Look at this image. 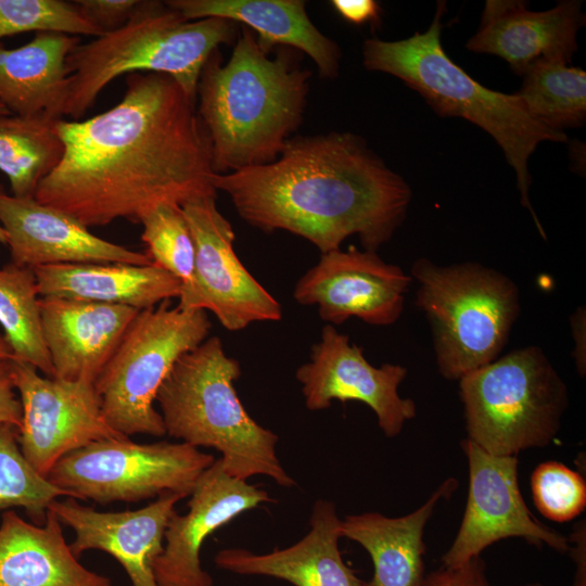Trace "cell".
<instances>
[{
	"label": "cell",
	"mask_w": 586,
	"mask_h": 586,
	"mask_svg": "<svg viewBox=\"0 0 586 586\" xmlns=\"http://www.w3.org/2000/svg\"><path fill=\"white\" fill-rule=\"evenodd\" d=\"M55 128L64 154L35 199L87 228L138 224L158 203L217 194L196 100L166 74H129L118 104L88 119H59Z\"/></svg>",
	"instance_id": "cell-1"
},
{
	"label": "cell",
	"mask_w": 586,
	"mask_h": 586,
	"mask_svg": "<svg viewBox=\"0 0 586 586\" xmlns=\"http://www.w3.org/2000/svg\"><path fill=\"white\" fill-rule=\"evenodd\" d=\"M212 183L250 226L291 232L321 254L353 234L377 252L411 200L407 182L351 132L292 137L273 162L215 175Z\"/></svg>",
	"instance_id": "cell-2"
},
{
	"label": "cell",
	"mask_w": 586,
	"mask_h": 586,
	"mask_svg": "<svg viewBox=\"0 0 586 586\" xmlns=\"http://www.w3.org/2000/svg\"><path fill=\"white\" fill-rule=\"evenodd\" d=\"M292 48L273 58L255 33L241 25L229 60L219 49L200 74L196 102L212 143L216 175L273 162L301 126L311 73L295 62Z\"/></svg>",
	"instance_id": "cell-3"
},
{
	"label": "cell",
	"mask_w": 586,
	"mask_h": 586,
	"mask_svg": "<svg viewBox=\"0 0 586 586\" xmlns=\"http://www.w3.org/2000/svg\"><path fill=\"white\" fill-rule=\"evenodd\" d=\"M444 13L445 2H438L430 27L409 38L365 40L364 65L369 71L399 78L419 92L438 115L462 117L488 132L515 171L521 204L530 211L540 235L546 239L530 201L532 178L527 163L540 142H566L568 137L535 120L515 93L485 88L454 63L441 43Z\"/></svg>",
	"instance_id": "cell-4"
},
{
	"label": "cell",
	"mask_w": 586,
	"mask_h": 586,
	"mask_svg": "<svg viewBox=\"0 0 586 586\" xmlns=\"http://www.w3.org/2000/svg\"><path fill=\"white\" fill-rule=\"evenodd\" d=\"M241 373L218 336L182 355L155 398L166 434L219 451L224 470L235 479L266 475L282 487L295 486L277 455L278 435L247 413L235 392Z\"/></svg>",
	"instance_id": "cell-5"
},
{
	"label": "cell",
	"mask_w": 586,
	"mask_h": 586,
	"mask_svg": "<svg viewBox=\"0 0 586 586\" xmlns=\"http://www.w3.org/2000/svg\"><path fill=\"white\" fill-rule=\"evenodd\" d=\"M238 29L233 21H188L165 1H139L126 24L78 43L67 55L64 116L79 120L113 79L139 72L166 74L196 100L205 62L221 44L235 41Z\"/></svg>",
	"instance_id": "cell-6"
},
{
	"label": "cell",
	"mask_w": 586,
	"mask_h": 586,
	"mask_svg": "<svg viewBox=\"0 0 586 586\" xmlns=\"http://www.w3.org/2000/svg\"><path fill=\"white\" fill-rule=\"evenodd\" d=\"M410 276L445 379L459 380L498 358L521 310L520 291L508 276L479 263L437 265L424 257Z\"/></svg>",
	"instance_id": "cell-7"
},
{
	"label": "cell",
	"mask_w": 586,
	"mask_h": 586,
	"mask_svg": "<svg viewBox=\"0 0 586 586\" xmlns=\"http://www.w3.org/2000/svg\"><path fill=\"white\" fill-rule=\"evenodd\" d=\"M458 381L467 438L496 456L549 445L569 405L565 382L535 345L509 352Z\"/></svg>",
	"instance_id": "cell-8"
},
{
	"label": "cell",
	"mask_w": 586,
	"mask_h": 586,
	"mask_svg": "<svg viewBox=\"0 0 586 586\" xmlns=\"http://www.w3.org/2000/svg\"><path fill=\"white\" fill-rule=\"evenodd\" d=\"M211 329L205 310L173 307L170 300L139 310L94 382L109 425L128 437L164 436L154 407L158 388L176 361L203 343Z\"/></svg>",
	"instance_id": "cell-9"
},
{
	"label": "cell",
	"mask_w": 586,
	"mask_h": 586,
	"mask_svg": "<svg viewBox=\"0 0 586 586\" xmlns=\"http://www.w3.org/2000/svg\"><path fill=\"white\" fill-rule=\"evenodd\" d=\"M214 461L212 454L182 442L139 444L129 437L112 438L65 455L47 479L72 498L102 505L164 494L186 498Z\"/></svg>",
	"instance_id": "cell-10"
},
{
	"label": "cell",
	"mask_w": 586,
	"mask_h": 586,
	"mask_svg": "<svg viewBox=\"0 0 586 586\" xmlns=\"http://www.w3.org/2000/svg\"><path fill=\"white\" fill-rule=\"evenodd\" d=\"M216 195L193 199L180 207L194 242L191 283L181 289L178 307L209 310L229 331L282 318L279 302L246 270L235 254L230 221L219 212Z\"/></svg>",
	"instance_id": "cell-11"
},
{
	"label": "cell",
	"mask_w": 586,
	"mask_h": 586,
	"mask_svg": "<svg viewBox=\"0 0 586 586\" xmlns=\"http://www.w3.org/2000/svg\"><path fill=\"white\" fill-rule=\"evenodd\" d=\"M460 446L469 468L468 497L442 566L458 568L494 543L513 537L538 548L547 545L558 552H569V538L540 523L527 508L519 486L517 456L489 454L468 438Z\"/></svg>",
	"instance_id": "cell-12"
},
{
	"label": "cell",
	"mask_w": 586,
	"mask_h": 586,
	"mask_svg": "<svg viewBox=\"0 0 586 586\" xmlns=\"http://www.w3.org/2000/svg\"><path fill=\"white\" fill-rule=\"evenodd\" d=\"M12 375L22 404L20 448L41 475L65 455L91 443L124 438L103 417L93 384L41 375L33 365L13 360Z\"/></svg>",
	"instance_id": "cell-13"
},
{
	"label": "cell",
	"mask_w": 586,
	"mask_h": 586,
	"mask_svg": "<svg viewBox=\"0 0 586 586\" xmlns=\"http://www.w3.org/2000/svg\"><path fill=\"white\" fill-rule=\"evenodd\" d=\"M406 375L400 365L372 366L362 349L331 324L322 328L309 360L295 372L309 410L329 408L333 400L361 402L374 412L386 437L397 436L417 413L415 402L398 393Z\"/></svg>",
	"instance_id": "cell-14"
},
{
	"label": "cell",
	"mask_w": 586,
	"mask_h": 586,
	"mask_svg": "<svg viewBox=\"0 0 586 586\" xmlns=\"http://www.w3.org/2000/svg\"><path fill=\"white\" fill-rule=\"evenodd\" d=\"M411 282V276L374 251L340 249L321 254L296 282L293 297L301 305H316L331 326L355 317L386 327L399 319Z\"/></svg>",
	"instance_id": "cell-15"
},
{
	"label": "cell",
	"mask_w": 586,
	"mask_h": 586,
	"mask_svg": "<svg viewBox=\"0 0 586 586\" xmlns=\"http://www.w3.org/2000/svg\"><path fill=\"white\" fill-rule=\"evenodd\" d=\"M270 501L268 492L229 475L215 459L195 483L188 512H175L168 521L163 552L153 563L157 585L213 586L200 560L205 539L238 515Z\"/></svg>",
	"instance_id": "cell-16"
},
{
	"label": "cell",
	"mask_w": 586,
	"mask_h": 586,
	"mask_svg": "<svg viewBox=\"0 0 586 586\" xmlns=\"http://www.w3.org/2000/svg\"><path fill=\"white\" fill-rule=\"evenodd\" d=\"M0 225L11 263L35 269L59 264L150 265L149 256L93 234L71 215L16 198L0 187Z\"/></svg>",
	"instance_id": "cell-17"
},
{
	"label": "cell",
	"mask_w": 586,
	"mask_h": 586,
	"mask_svg": "<svg viewBox=\"0 0 586 586\" xmlns=\"http://www.w3.org/2000/svg\"><path fill=\"white\" fill-rule=\"evenodd\" d=\"M181 499L178 494H164L137 510L103 512L66 497L48 509L75 533L69 548L77 559L87 550H101L120 563L131 586H158L153 563L163 552L168 521Z\"/></svg>",
	"instance_id": "cell-18"
},
{
	"label": "cell",
	"mask_w": 586,
	"mask_h": 586,
	"mask_svg": "<svg viewBox=\"0 0 586 586\" xmlns=\"http://www.w3.org/2000/svg\"><path fill=\"white\" fill-rule=\"evenodd\" d=\"M584 22L581 1H561L547 11H531L523 1L487 0L479 29L466 48L497 55L523 76L543 58L570 63Z\"/></svg>",
	"instance_id": "cell-19"
},
{
	"label": "cell",
	"mask_w": 586,
	"mask_h": 586,
	"mask_svg": "<svg viewBox=\"0 0 586 586\" xmlns=\"http://www.w3.org/2000/svg\"><path fill=\"white\" fill-rule=\"evenodd\" d=\"M41 329L55 379L93 384L138 309L40 296Z\"/></svg>",
	"instance_id": "cell-20"
},
{
	"label": "cell",
	"mask_w": 586,
	"mask_h": 586,
	"mask_svg": "<svg viewBox=\"0 0 586 586\" xmlns=\"http://www.w3.org/2000/svg\"><path fill=\"white\" fill-rule=\"evenodd\" d=\"M340 524L335 505L319 499L313 507L309 531L297 543L268 553L222 549L215 556V564L231 573L275 577L294 586H362L364 581L342 559Z\"/></svg>",
	"instance_id": "cell-21"
},
{
	"label": "cell",
	"mask_w": 586,
	"mask_h": 586,
	"mask_svg": "<svg viewBox=\"0 0 586 586\" xmlns=\"http://www.w3.org/2000/svg\"><path fill=\"white\" fill-rule=\"evenodd\" d=\"M167 5L188 21L221 17L257 34L267 53L285 46L307 54L323 78L339 74L341 50L310 21L302 0H169Z\"/></svg>",
	"instance_id": "cell-22"
},
{
	"label": "cell",
	"mask_w": 586,
	"mask_h": 586,
	"mask_svg": "<svg viewBox=\"0 0 586 586\" xmlns=\"http://www.w3.org/2000/svg\"><path fill=\"white\" fill-rule=\"evenodd\" d=\"M0 586H113L88 570L66 543L62 523L48 509L46 522L25 521L5 510L0 522Z\"/></svg>",
	"instance_id": "cell-23"
},
{
	"label": "cell",
	"mask_w": 586,
	"mask_h": 586,
	"mask_svg": "<svg viewBox=\"0 0 586 586\" xmlns=\"http://www.w3.org/2000/svg\"><path fill=\"white\" fill-rule=\"evenodd\" d=\"M457 487L458 481L448 477L421 507L403 517L365 512L341 520V536L358 543L373 562V576L362 586L423 585L425 525L438 501L450 497Z\"/></svg>",
	"instance_id": "cell-24"
},
{
	"label": "cell",
	"mask_w": 586,
	"mask_h": 586,
	"mask_svg": "<svg viewBox=\"0 0 586 586\" xmlns=\"http://www.w3.org/2000/svg\"><path fill=\"white\" fill-rule=\"evenodd\" d=\"M77 36L38 31L17 48L0 41V103L14 115L63 119L68 97L66 58Z\"/></svg>",
	"instance_id": "cell-25"
},
{
	"label": "cell",
	"mask_w": 586,
	"mask_h": 586,
	"mask_svg": "<svg viewBox=\"0 0 586 586\" xmlns=\"http://www.w3.org/2000/svg\"><path fill=\"white\" fill-rule=\"evenodd\" d=\"M33 270L41 297L123 305L142 310L178 298L181 291V281L153 263L59 264Z\"/></svg>",
	"instance_id": "cell-26"
},
{
	"label": "cell",
	"mask_w": 586,
	"mask_h": 586,
	"mask_svg": "<svg viewBox=\"0 0 586 586\" xmlns=\"http://www.w3.org/2000/svg\"><path fill=\"white\" fill-rule=\"evenodd\" d=\"M55 119L0 115V170L12 195L35 198L39 183L60 164L64 144Z\"/></svg>",
	"instance_id": "cell-27"
},
{
	"label": "cell",
	"mask_w": 586,
	"mask_h": 586,
	"mask_svg": "<svg viewBox=\"0 0 586 586\" xmlns=\"http://www.w3.org/2000/svg\"><path fill=\"white\" fill-rule=\"evenodd\" d=\"M515 94L543 126L564 132L586 120V73L556 59H539L523 75Z\"/></svg>",
	"instance_id": "cell-28"
},
{
	"label": "cell",
	"mask_w": 586,
	"mask_h": 586,
	"mask_svg": "<svg viewBox=\"0 0 586 586\" xmlns=\"http://www.w3.org/2000/svg\"><path fill=\"white\" fill-rule=\"evenodd\" d=\"M40 295L33 269L10 263L0 268V326L15 360L33 365L53 378L44 344L39 308Z\"/></svg>",
	"instance_id": "cell-29"
},
{
	"label": "cell",
	"mask_w": 586,
	"mask_h": 586,
	"mask_svg": "<svg viewBox=\"0 0 586 586\" xmlns=\"http://www.w3.org/2000/svg\"><path fill=\"white\" fill-rule=\"evenodd\" d=\"M69 493L53 485L24 457L18 429L0 423V511L23 508L33 523L43 525L48 508Z\"/></svg>",
	"instance_id": "cell-30"
},
{
	"label": "cell",
	"mask_w": 586,
	"mask_h": 586,
	"mask_svg": "<svg viewBox=\"0 0 586 586\" xmlns=\"http://www.w3.org/2000/svg\"><path fill=\"white\" fill-rule=\"evenodd\" d=\"M138 224L142 226L141 240L153 264L189 285L194 268V242L180 205L162 202L145 209Z\"/></svg>",
	"instance_id": "cell-31"
},
{
	"label": "cell",
	"mask_w": 586,
	"mask_h": 586,
	"mask_svg": "<svg viewBox=\"0 0 586 586\" xmlns=\"http://www.w3.org/2000/svg\"><path fill=\"white\" fill-rule=\"evenodd\" d=\"M28 31L94 37L103 35L81 16L73 1L0 0V39Z\"/></svg>",
	"instance_id": "cell-32"
},
{
	"label": "cell",
	"mask_w": 586,
	"mask_h": 586,
	"mask_svg": "<svg viewBox=\"0 0 586 586\" xmlns=\"http://www.w3.org/2000/svg\"><path fill=\"white\" fill-rule=\"evenodd\" d=\"M534 505L548 520L568 522L586 507L584 476L558 461L538 464L531 475Z\"/></svg>",
	"instance_id": "cell-33"
},
{
	"label": "cell",
	"mask_w": 586,
	"mask_h": 586,
	"mask_svg": "<svg viewBox=\"0 0 586 586\" xmlns=\"http://www.w3.org/2000/svg\"><path fill=\"white\" fill-rule=\"evenodd\" d=\"M84 18L103 34L122 27L132 15L138 0H75Z\"/></svg>",
	"instance_id": "cell-34"
},
{
	"label": "cell",
	"mask_w": 586,
	"mask_h": 586,
	"mask_svg": "<svg viewBox=\"0 0 586 586\" xmlns=\"http://www.w3.org/2000/svg\"><path fill=\"white\" fill-rule=\"evenodd\" d=\"M422 586H492L486 564L479 556L458 568L441 566L425 575Z\"/></svg>",
	"instance_id": "cell-35"
},
{
	"label": "cell",
	"mask_w": 586,
	"mask_h": 586,
	"mask_svg": "<svg viewBox=\"0 0 586 586\" xmlns=\"http://www.w3.org/2000/svg\"><path fill=\"white\" fill-rule=\"evenodd\" d=\"M11 362L0 364V423L18 430L22 425V404L15 390Z\"/></svg>",
	"instance_id": "cell-36"
},
{
	"label": "cell",
	"mask_w": 586,
	"mask_h": 586,
	"mask_svg": "<svg viewBox=\"0 0 586 586\" xmlns=\"http://www.w3.org/2000/svg\"><path fill=\"white\" fill-rule=\"evenodd\" d=\"M333 9L348 23L361 25L380 21V5L373 0H333Z\"/></svg>",
	"instance_id": "cell-37"
},
{
	"label": "cell",
	"mask_w": 586,
	"mask_h": 586,
	"mask_svg": "<svg viewBox=\"0 0 586 586\" xmlns=\"http://www.w3.org/2000/svg\"><path fill=\"white\" fill-rule=\"evenodd\" d=\"M586 527L585 521L575 524L570 535V550L573 562L576 565V572L573 579V586H586Z\"/></svg>",
	"instance_id": "cell-38"
},
{
	"label": "cell",
	"mask_w": 586,
	"mask_h": 586,
	"mask_svg": "<svg viewBox=\"0 0 586 586\" xmlns=\"http://www.w3.org/2000/svg\"><path fill=\"white\" fill-rule=\"evenodd\" d=\"M586 310L585 306L578 307L574 314L570 317V326L572 331V337L574 341V348L572 356L577 372L581 377L586 373Z\"/></svg>",
	"instance_id": "cell-39"
},
{
	"label": "cell",
	"mask_w": 586,
	"mask_h": 586,
	"mask_svg": "<svg viewBox=\"0 0 586 586\" xmlns=\"http://www.w3.org/2000/svg\"><path fill=\"white\" fill-rule=\"evenodd\" d=\"M13 360H15V356L12 348L3 334H0V364Z\"/></svg>",
	"instance_id": "cell-40"
},
{
	"label": "cell",
	"mask_w": 586,
	"mask_h": 586,
	"mask_svg": "<svg viewBox=\"0 0 586 586\" xmlns=\"http://www.w3.org/2000/svg\"><path fill=\"white\" fill-rule=\"evenodd\" d=\"M0 243L7 245V233L0 225Z\"/></svg>",
	"instance_id": "cell-41"
},
{
	"label": "cell",
	"mask_w": 586,
	"mask_h": 586,
	"mask_svg": "<svg viewBox=\"0 0 586 586\" xmlns=\"http://www.w3.org/2000/svg\"><path fill=\"white\" fill-rule=\"evenodd\" d=\"M11 114L1 103H0V115Z\"/></svg>",
	"instance_id": "cell-42"
},
{
	"label": "cell",
	"mask_w": 586,
	"mask_h": 586,
	"mask_svg": "<svg viewBox=\"0 0 586 586\" xmlns=\"http://www.w3.org/2000/svg\"><path fill=\"white\" fill-rule=\"evenodd\" d=\"M525 586H545V585H543L542 583H538V582H534V583H528Z\"/></svg>",
	"instance_id": "cell-43"
}]
</instances>
